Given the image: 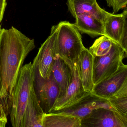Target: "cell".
I'll list each match as a JSON object with an SVG mask.
<instances>
[{"label":"cell","instance_id":"1","mask_svg":"<svg viewBox=\"0 0 127 127\" xmlns=\"http://www.w3.org/2000/svg\"><path fill=\"white\" fill-rule=\"evenodd\" d=\"M35 47L34 40L14 27L2 29L0 37V96H12L19 73L29 53Z\"/></svg>","mask_w":127,"mask_h":127},{"label":"cell","instance_id":"2","mask_svg":"<svg viewBox=\"0 0 127 127\" xmlns=\"http://www.w3.org/2000/svg\"><path fill=\"white\" fill-rule=\"evenodd\" d=\"M35 73L32 62L23 66L12 94L10 113L13 127H22L25 109L34 85Z\"/></svg>","mask_w":127,"mask_h":127},{"label":"cell","instance_id":"3","mask_svg":"<svg viewBox=\"0 0 127 127\" xmlns=\"http://www.w3.org/2000/svg\"><path fill=\"white\" fill-rule=\"evenodd\" d=\"M58 26L56 46L58 55L72 68L74 64L78 62L80 53L85 48L81 36L75 24L61 21Z\"/></svg>","mask_w":127,"mask_h":127},{"label":"cell","instance_id":"4","mask_svg":"<svg viewBox=\"0 0 127 127\" xmlns=\"http://www.w3.org/2000/svg\"><path fill=\"white\" fill-rule=\"evenodd\" d=\"M127 57V52L114 41L107 54L103 56L94 57V85L115 73L123 64V61Z\"/></svg>","mask_w":127,"mask_h":127},{"label":"cell","instance_id":"5","mask_svg":"<svg viewBox=\"0 0 127 127\" xmlns=\"http://www.w3.org/2000/svg\"><path fill=\"white\" fill-rule=\"evenodd\" d=\"M58 31V25L52 27L50 35L41 45L32 64L35 72L43 78L50 76L58 56L56 46Z\"/></svg>","mask_w":127,"mask_h":127},{"label":"cell","instance_id":"6","mask_svg":"<svg viewBox=\"0 0 127 127\" xmlns=\"http://www.w3.org/2000/svg\"><path fill=\"white\" fill-rule=\"evenodd\" d=\"M35 91L39 103L46 113L52 110L60 94V88L53 76L43 78L35 72Z\"/></svg>","mask_w":127,"mask_h":127},{"label":"cell","instance_id":"7","mask_svg":"<svg viewBox=\"0 0 127 127\" xmlns=\"http://www.w3.org/2000/svg\"><path fill=\"white\" fill-rule=\"evenodd\" d=\"M81 127H127V119L108 108L93 110L81 119Z\"/></svg>","mask_w":127,"mask_h":127},{"label":"cell","instance_id":"8","mask_svg":"<svg viewBox=\"0 0 127 127\" xmlns=\"http://www.w3.org/2000/svg\"><path fill=\"white\" fill-rule=\"evenodd\" d=\"M101 107L108 108L117 112L108 99L99 97L90 92L71 105L51 113L67 114L76 117L81 119L88 115L93 110Z\"/></svg>","mask_w":127,"mask_h":127},{"label":"cell","instance_id":"9","mask_svg":"<svg viewBox=\"0 0 127 127\" xmlns=\"http://www.w3.org/2000/svg\"><path fill=\"white\" fill-rule=\"evenodd\" d=\"M90 92H86L84 90L77 62H76L72 68L70 82L66 92L58 99L50 113L71 105L84 98Z\"/></svg>","mask_w":127,"mask_h":127},{"label":"cell","instance_id":"10","mask_svg":"<svg viewBox=\"0 0 127 127\" xmlns=\"http://www.w3.org/2000/svg\"><path fill=\"white\" fill-rule=\"evenodd\" d=\"M127 82V66L123 64L112 75L94 86L92 94L108 99Z\"/></svg>","mask_w":127,"mask_h":127},{"label":"cell","instance_id":"11","mask_svg":"<svg viewBox=\"0 0 127 127\" xmlns=\"http://www.w3.org/2000/svg\"><path fill=\"white\" fill-rule=\"evenodd\" d=\"M68 9L74 18L81 14L87 13L104 22L110 13L102 9L96 0H67Z\"/></svg>","mask_w":127,"mask_h":127},{"label":"cell","instance_id":"12","mask_svg":"<svg viewBox=\"0 0 127 127\" xmlns=\"http://www.w3.org/2000/svg\"><path fill=\"white\" fill-rule=\"evenodd\" d=\"M45 114L38 101L34 87L31 90L25 109L22 127H43Z\"/></svg>","mask_w":127,"mask_h":127},{"label":"cell","instance_id":"13","mask_svg":"<svg viewBox=\"0 0 127 127\" xmlns=\"http://www.w3.org/2000/svg\"><path fill=\"white\" fill-rule=\"evenodd\" d=\"M93 62V56L85 48L79 56L77 64L82 85L86 92H91L94 86Z\"/></svg>","mask_w":127,"mask_h":127},{"label":"cell","instance_id":"14","mask_svg":"<svg viewBox=\"0 0 127 127\" xmlns=\"http://www.w3.org/2000/svg\"><path fill=\"white\" fill-rule=\"evenodd\" d=\"M104 23V35L119 44L125 27L127 25V10L119 14H110Z\"/></svg>","mask_w":127,"mask_h":127},{"label":"cell","instance_id":"15","mask_svg":"<svg viewBox=\"0 0 127 127\" xmlns=\"http://www.w3.org/2000/svg\"><path fill=\"white\" fill-rule=\"evenodd\" d=\"M75 18L74 24L81 32L94 37L104 35V22L96 17L85 13L78 15Z\"/></svg>","mask_w":127,"mask_h":127},{"label":"cell","instance_id":"16","mask_svg":"<svg viewBox=\"0 0 127 127\" xmlns=\"http://www.w3.org/2000/svg\"><path fill=\"white\" fill-rule=\"evenodd\" d=\"M72 68L58 55L53 66L52 73L60 88L59 98L64 95L70 82Z\"/></svg>","mask_w":127,"mask_h":127},{"label":"cell","instance_id":"17","mask_svg":"<svg viewBox=\"0 0 127 127\" xmlns=\"http://www.w3.org/2000/svg\"><path fill=\"white\" fill-rule=\"evenodd\" d=\"M43 127H81V119L63 114L50 113L44 116Z\"/></svg>","mask_w":127,"mask_h":127},{"label":"cell","instance_id":"18","mask_svg":"<svg viewBox=\"0 0 127 127\" xmlns=\"http://www.w3.org/2000/svg\"><path fill=\"white\" fill-rule=\"evenodd\" d=\"M108 100L117 112L127 119V82Z\"/></svg>","mask_w":127,"mask_h":127},{"label":"cell","instance_id":"19","mask_svg":"<svg viewBox=\"0 0 127 127\" xmlns=\"http://www.w3.org/2000/svg\"><path fill=\"white\" fill-rule=\"evenodd\" d=\"M113 41L105 35H102L95 40L88 50L94 57L105 55L111 49Z\"/></svg>","mask_w":127,"mask_h":127},{"label":"cell","instance_id":"20","mask_svg":"<svg viewBox=\"0 0 127 127\" xmlns=\"http://www.w3.org/2000/svg\"><path fill=\"white\" fill-rule=\"evenodd\" d=\"M12 97L9 95L0 96V127H5L10 112Z\"/></svg>","mask_w":127,"mask_h":127},{"label":"cell","instance_id":"21","mask_svg":"<svg viewBox=\"0 0 127 127\" xmlns=\"http://www.w3.org/2000/svg\"><path fill=\"white\" fill-rule=\"evenodd\" d=\"M109 7H112L114 14L120 10L126 7L127 0H106Z\"/></svg>","mask_w":127,"mask_h":127},{"label":"cell","instance_id":"22","mask_svg":"<svg viewBox=\"0 0 127 127\" xmlns=\"http://www.w3.org/2000/svg\"><path fill=\"white\" fill-rule=\"evenodd\" d=\"M119 45L123 50L127 52V25L125 27L120 38Z\"/></svg>","mask_w":127,"mask_h":127},{"label":"cell","instance_id":"23","mask_svg":"<svg viewBox=\"0 0 127 127\" xmlns=\"http://www.w3.org/2000/svg\"><path fill=\"white\" fill-rule=\"evenodd\" d=\"M6 5V0H0V24L3 19Z\"/></svg>","mask_w":127,"mask_h":127},{"label":"cell","instance_id":"24","mask_svg":"<svg viewBox=\"0 0 127 127\" xmlns=\"http://www.w3.org/2000/svg\"><path fill=\"white\" fill-rule=\"evenodd\" d=\"M2 81H1V78H0V93H1V90H2Z\"/></svg>","mask_w":127,"mask_h":127},{"label":"cell","instance_id":"25","mask_svg":"<svg viewBox=\"0 0 127 127\" xmlns=\"http://www.w3.org/2000/svg\"><path fill=\"white\" fill-rule=\"evenodd\" d=\"M2 29H1V25L0 24V36H1V34H2Z\"/></svg>","mask_w":127,"mask_h":127}]
</instances>
